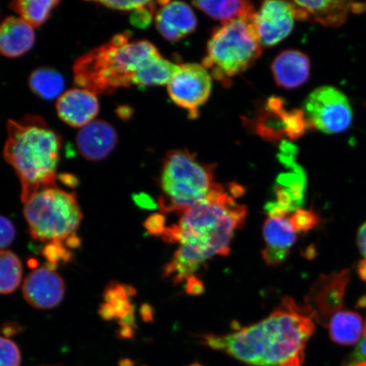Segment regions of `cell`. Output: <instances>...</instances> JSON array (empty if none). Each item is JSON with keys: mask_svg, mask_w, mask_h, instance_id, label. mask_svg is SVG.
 I'll return each instance as SVG.
<instances>
[{"mask_svg": "<svg viewBox=\"0 0 366 366\" xmlns=\"http://www.w3.org/2000/svg\"><path fill=\"white\" fill-rule=\"evenodd\" d=\"M297 21L317 22L326 27H338L353 12L354 2L340 0L290 2Z\"/></svg>", "mask_w": 366, "mask_h": 366, "instance_id": "cell-15", "label": "cell"}, {"mask_svg": "<svg viewBox=\"0 0 366 366\" xmlns=\"http://www.w3.org/2000/svg\"><path fill=\"white\" fill-rule=\"evenodd\" d=\"M347 362H349L347 365L366 362V335L355 347Z\"/></svg>", "mask_w": 366, "mask_h": 366, "instance_id": "cell-35", "label": "cell"}, {"mask_svg": "<svg viewBox=\"0 0 366 366\" xmlns=\"http://www.w3.org/2000/svg\"><path fill=\"white\" fill-rule=\"evenodd\" d=\"M19 347L7 337H0V366H20Z\"/></svg>", "mask_w": 366, "mask_h": 366, "instance_id": "cell-29", "label": "cell"}, {"mask_svg": "<svg viewBox=\"0 0 366 366\" xmlns=\"http://www.w3.org/2000/svg\"><path fill=\"white\" fill-rule=\"evenodd\" d=\"M350 281L347 269L320 277L315 283L307 299L314 318L327 325L334 314L342 309V300Z\"/></svg>", "mask_w": 366, "mask_h": 366, "instance_id": "cell-11", "label": "cell"}, {"mask_svg": "<svg viewBox=\"0 0 366 366\" xmlns=\"http://www.w3.org/2000/svg\"><path fill=\"white\" fill-rule=\"evenodd\" d=\"M104 7L120 11H134L146 6L149 1H99Z\"/></svg>", "mask_w": 366, "mask_h": 366, "instance_id": "cell-34", "label": "cell"}, {"mask_svg": "<svg viewBox=\"0 0 366 366\" xmlns=\"http://www.w3.org/2000/svg\"><path fill=\"white\" fill-rule=\"evenodd\" d=\"M135 329L130 327H120L118 330V336L122 340H131L134 337Z\"/></svg>", "mask_w": 366, "mask_h": 366, "instance_id": "cell-44", "label": "cell"}, {"mask_svg": "<svg viewBox=\"0 0 366 366\" xmlns=\"http://www.w3.org/2000/svg\"><path fill=\"white\" fill-rule=\"evenodd\" d=\"M216 184L212 164L200 162L189 150H172L164 159L159 207L163 213L182 214L205 199Z\"/></svg>", "mask_w": 366, "mask_h": 366, "instance_id": "cell-5", "label": "cell"}, {"mask_svg": "<svg viewBox=\"0 0 366 366\" xmlns=\"http://www.w3.org/2000/svg\"><path fill=\"white\" fill-rule=\"evenodd\" d=\"M287 111L281 98L268 99L262 112L256 117L254 125L256 132L265 140L276 142L287 137Z\"/></svg>", "mask_w": 366, "mask_h": 366, "instance_id": "cell-19", "label": "cell"}, {"mask_svg": "<svg viewBox=\"0 0 366 366\" xmlns=\"http://www.w3.org/2000/svg\"><path fill=\"white\" fill-rule=\"evenodd\" d=\"M347 366H366V362L350 365Z\"/></svg>", "mask_w": 366, "mask_h": 366, "instance_id": "cell-52", "label": "cell"}, {"mask_svg": "<svg viewBox=\"0 0 366 366\" xmlns=\"http://www.w3.org/2000/svg\"><path fill=\"white\" fill-rule=\"evenodd\" d=\"M253 16L225 23L214 31L209 41L202 65L223 85L230 84L233 77L245 71L262 56Z\"/></svg>", "mask_w": 366, "mask_h": 366, "instance_id": "cell-6", "label": "cell"}, {"mask_svg": "<svg viewBox=\"0 0 366 366\" xmlns=\"http://www.w3.org/2000/svg\"><path fill=\"white\" fill-rule=\"evenodd\" d=\"M160 56L148 40L132 39L129 31L114 35L107 43L77 59L74 81L95 94H109L136 85L142 69Z\"/></svg>", "mask_w": 366, "mask_h": 366, "instance_id": "cell-4", "label": "cell"}, {"mask_svg": "<svg viewBox=\"0 0 366 366\" xmlns=\"http://www.w3.org/2000/svg\"><path fill=\"white\" fill-rule=\"evenodd\" d=\"M264 210L269 218H285L287 214L290 213L277 202H268L264 205Z\"/></svg>", "mask_w": 366, "mask_h": 366, "instance_id": "cell-38", "label": "cell"}, {"mask_svg": "<svg viewBox=\"0 0 366 366\" xmlns=\"http://www.w3.org/2000/svg\"><path fill=\"white\" fill-rule=\"evenodd\" d=\"M358 245L361 254H363L366 260V223L360 228L358 233Z\"/></svg>", "mask_w": 366, "mask_h": 366, "instance_id": "cell-41", "label": "cell"}, {"mask_svg": "<svg viewBox=\"0 0 366 366\" xmlns=\"http://www.w3.org/2000/svg\"><path fill=\"white\" fill-rule=\"evenodd\" d=\"M58 178L63 184L71 187V189H75V187L79 185V182L77 180V178L75 176L70 175V174H62V175H59Z\"/></svg>", "mask_w": 366, "mask_h": 366, "instance_id": "cell-42", "label": "cell"}, {"mask_svg": "<svg viewBox=\"0 0 366 366\" xmlns=\"http://www.w3.org/2000/svg\"><path fill=\"white\" fill-rule=\"evenodd\" d=\"M117 141V131L111 124L94 121L81 128L76 144L81 157L92 162H99L112 152Z\"/></svg>", "mask_w": 366, "mask_h": 366, "instance_id": "cell-16", "label": "cell"}, {"mask_svg": "<svg viewBox=\"0 0 366 366\" xmlns=\"http://www.w3.org/2000/svg\"><path fill=\"white\" fill-rule=\"evenodd\" d=\"M65 242L66 246L71 249L79 248V247L81 245V239H79V236L76 234V233L69 237Z\"/></svg>", "mask_w": 366, "mask_h": 366, "instance_id": "cell-47", "label": "cell"}, {"mask_svg": "<svg viewBox=\"0 0 366 366\" xmlns=\"http://www.w3.org/2000/svg\"><path fill=\"white\" fill-rule=\"evenodd\" d=\"M272 71L274 81L281 88H299L309 79L310 58L300 50H285L274 59Z\"/></svg>", "mask_w": 366, "mask_h": 366, "instance_id": "cell-17", "label": "cell"}, {"mask_svg": "<svg viewBox=\"0 0 366 366\" xmlns=\"http://www.w3.org/2000/svg\"><path fill=\"white\" fill-rule=\"evenodd\" d=\"M304 358L305 356L297 357V358H295L290 361V362H287L281 366H302V365H303Z\"/></svg>", "mask_w": 366, "mask_h": 366, "instance_id": "cell-49", "label": "cell"}, {"mask_svg": "<svg viewBox=\"0 0 366 366\" xmlns=\"http://www.w3.org/2000/svg\"><path fill=\"white\" fill-rule=\"evenodd\" d=\"M295 232H304L312 230L318 226L320 218L313 210L297 209L288 219Z\"/></svg>", "mask_w": 366, "mask_h": 366, "instance_id": "cell-28", "label": "cell"}, {"mask_svg": "<svg viewBox=\"0 0 366 366\" xmlns=\"http://www.w3.org/2000/svg\"><path fill=\"white\" fill-rule=\"evenodd\" d=\"M312 310L285 297L268 317L227 335L208 334L205 345L251 366H281L304 356L315 331Z\"/></svg>", "mask_w": 366, "mask_h": 366, "instance_id": "cell-2", "label": "cell"}, {"mask_svg": "<svg viewBox=\"0 0 366 366\" xmlns=\"http://www.w3.org/2000/svg\"><path fill=\"white\" fill-rule=\"evenodd\" d=\"M182 214L179 222L166 227L160 236L167 244L180 242L164 268V277H172L177 285L194 276L206 260L230 254L232 237L244 225L247 208L217 183L205 199Z\"/></svg>", "mask_w": 366, "mask_h": 366, "instance_id": "cell-1", "label": "cell"}, {"mask_svg": "<svg viewBox=\"0 0 366 366\" xmlns=\"http://www.w3.org/2000/svg\"><path fill=\"white\" fill-rule=\"evenodd\" d=\"M22 267L19 258L11 251L0 250V295L11 294L19 287Z\"/></svg>", "mask_w": 366, "mask_h": 366, "instance_id": "cell-26", "label": "cell"}, {"mask_svg": "<svg viewBox=\"0 0 366 366\" xmlns=\"http://www.w3.org/2000/svg\"><path fill=\"white\" fill-rule=\"evenodd\" d=\"M36 260L34 259H31L29 262V265L31 268L34 269L36 267Z\"/></svg>", "mask_w": 366, "mask_h": 366, "instance_id": "cell-51", "label": "cell"}, {"mask_svg": "<svg viewBox=\"0 0 366 366\" xmlns=\"http://www.w3.org/2000/svg\"><path fill=\"white\" fill-rule=\"evenodd\" d=\"M42 254L48 262L45 267L51 271H54L59 263L70 262L73 257L71 252L59 241L48 242L42 250Z\"/></svg>", "mask_w": 366, "mask_h": 366, "instance_id": "cell-27", "label": "cell"}, {"mask_svg": "<svg viewBox=\"0 0 366 366\" xmlns=\"http://www.w3.org/2000/svg\"><path fill=\"white\" fill-rule=\"evenodd\" d=\"M180 66L176 65L162 56L151 61L142 69L137 77L136 86H149L169 84Z\"/></svg>", "mask_w": 366, "mask_h": 366, "instance_id": "cell-24", "label": "cell"}, {"mask_svg": "<svg viewBox=\"0 0 366 366\" xmlns=\"http://www.w3.org/2000/svg\"><path fill=\"white\" fill-rule=\"evenodd\" d=\"M166 218L162 214H151L144 222V227L149 235L162 236L166 229Z\"/></svg>", "mask_w": 366, "mask_h": 366, "instance_id": "cell-33", "label": "cell"}, {"mask_svg": "<svg viewBox=\"0 0 366 366\" xmlns=\"http://www.w3.org/2000/svg\"><path fill=\"white\" fill-rule=\"evenodd\" d=\"M119 325H120V327H130L135 329L136 322L134 313L127 315L125 317L119 319Z\"/></svg>", "mask_w": 366, "mask_h": 366, "instance_id": "cell-45", "label": "cell"}, {"mask_svg": "<svg viewBox=\"0 0 366 366\" xmlns=\"http://www.w3.org/2000/svg\"><path fill=\"white\" fill-rule=\"evenodd\" d=\"M35 31L20 17H8L0 24V54L9 58L23 56L34 47Z\"/></svg>", "mask_w": 366, "mask_h": 366, "instance_id": "cell-18", "label": "cell"}, {"mask_svg": "<svg viewBox=\"0 0 366 366\" xmlns=\"http://www.w3.org/2000/svg\"><path fill=\"white\" fill-rule=\"evenodd\" d=\"M212 86V76L203 66L186 64L180 66L167 89L172 102L194 119L199 108L207 102Z\"/></svg>", "mask_w": 366, "mask_h": 366, "instance_id": "cell-9", "label": "cell"}, {"mask_svg": "<svg viewBox=\"0 0 366 366\" xmlns=\"http://www.w3.org/2000/svg\"><path fill=\"white\" fill-rule=\"evenodd\" d=\"M154 309L152 306L148 304L142 305L140 308V315L142 319L146 322H153L154 320Z\"/></svg>", "mask_w": 366, "mask_h": 366, "instance_id": "cell-40", "label": "cell"}, {"mask_svg": "<svg viewBox=\"0 0 366 366\" xmlns=\"http://www.w3.org/2000/svg\"><path fill=\"white\" fill-rule=\"evenodd\" d=\"M24 217L31 237L41 242L66 241L79 229L82 214L75 193L48 187L24 203Z\"/></svg>", "mask_w": 366, "mask_h": 366, "instance_id": "cell-7", "label": "cell"}, {"mask_svg": "<svg viewBox=\"0 0 366 366\" xmlns=\"http://www.w3.org/2000/svg\"><path fill=\"white\" fill-rule=\"evenodd\" d=\"M137 294L134 287L130 285H123L117 282L109 283L104 292V299L105 303L114 305L121 300H130L132 297Z\"/></svg>", "mask_w": 366, "mask_h": 366, "instance_id": "cell-30", "label": "cell"}, {"mask_svg": "<svg viewBox=\"0 0 366 366\" xmlns=\"http://www.w3.org/2000/svg\"><path fill=\"white\" fill-rule=\"evenodd\" d=\"M194 6L209 16L225 23L250 18L254 15L253 4L249 1L239 0H224V1H194Z\"/></svg>", "mask_w": 366, "mask_h": 366, "instance_id": "cell-21", "label": "cell"}, {"mask_svg": "<svg viewBox=\"0 0 366 366\" xmlns=\"http://www.w3.org/2000/svg\"><path fill=\"white\" fill-rule=\"evenodd\" d=\"M359 306L361 308H366V296L360 300Z\"/></svg>", "mask_w": 366, "mask_h": 366, "instance_id": "cell-50", "label": "cell"}, {"mask_svg": "<svg viewBox=\"0 0 366 366\" xmlns=\"http://www.w3.org/2000/svg\"><path fill=\"white\" fill-rule=\"evenodd\" d=\"M303 112L309 128L326 134L345 132L353 121V109L349 98L332 86L315 89L306 99Z\"/></svg>", "mask_w": 366, "mask_h": 366, "instance_id": "cell-8", "label": "cell"}, {"mask_svg": "<svg viewBox=\"0 0 366 366\" xmlns=\"http://www.w3.org/2000/svg\"><path fill=\"white\" fill-rule=\"evenodd\" d=\"M16 237V228L6 217L0 216V250L12 244Z\"/></svg>", "mask_w": 366, "mask_h": 366, "instance_id": "cell-32", "label": "cell"}, {"mask_svg": "<svg viewBox=\"0 0 366 366\" xmlns=\"http://www.w3.org/2000/svg\"><path fill=\"white\" fill-rule=\"evenodd\" d=\"M186 292L190 295H200L204 291V286L199 278L191 276L186 279Z\"/></svg>", "mask_w": 366, "mask_h": 366, "instance_id": "cell-36", "label": "cell"}, {"mask_svg": "<svg viewBox=\"0 0 366 366\" xmlns=\"http://www.w3.org/2000/svg\"><path fill=\"white\" fill-rule=\"evenodd\" d=\"M23 297L33 307L49 310L56 307L65 295V282L54 271L42 267L34 269L25 279Z\"/></svg>", "mask_w": 366, "mask_h": 366, "instance_id": "cell-12", "label": "cell"}, {"mask_svg": "<svg viewBox=\"0 0 366 366\" xmlns=\"http://www.w3.org/2000/svg\"><path fill=\"white\" fill-rule=\"evenodd\" d=\"M99 313L105 320H112L117 317L116 311L112 305L104 303L100 306Z\"/></svg>", "mask_w": 366, "mask_h": 366, "instance_id": "cell-39", "label": "cell"}, {"mask_svg": "<svg viewBox=\"0 0 366 366\" xmlns=\"http://www.w3.org/2000/svg\"><path fill=\"white\" fill-rule=\"evenodd\" d=\"M263 235L267 248L290 254L295 244L297 237L290 219L286 218H268L263 227Z\"/></svg>", "mask_w": 366, "mask_h": 366, "instance_id": "cell-22", "label": "cell"}, {"mask_svg": "<svg viewBox=\"0 0 366 366\" xmlns=\"http://www.w3.org/2000/svg\"><path fill=\"white\" fill-rule=\"evenodd\" d=\"M20 325H18L15 322H8L6 325H4L2 327V332L6 337L12 336L14 334L20 332Z\"/></svg>", "mask_w": 366, "mask_h": 366, "instance_id": "cell-43", "label": "cell"}, {"mask_svg": "<svg viewBox=\"0 0 366 366\" xmlns=\"http://www.w3.org/2000/svg\"><path fill=\"white\" fill-rule=\"evenodd\" d=\"M158 2L149 1L146 6L137 9V10L132 11L130 21L132 24L139 27V29H144V27L149 26L154 14L157 12V6Z\"/></svg>", "mask_w": 366, "mask_h": 366, "instance_id": "cell-31", "label": "cell"}, {"mask_svg": "<svg viewBox=\"0 0 366 366\" xmlns=\"http://www.w3.org/2000/svg\"><path fill=\"white\" fill-rule=\"evenodd\" d=\"M59 4L57 0H19L12 2L11 8L30 26L39 27L48 21Z\"/></svg>", "mask_w": 366, "mask_h": 366, "instance_id": "cell-25", "label": "cell"}, {"mask_svg": "<svg viewBox=\"0 0 366 366\" xmlns=\"http://www.w3.org/2000/svg\"><path fill=\"white\" fill-rule=\"evenodd\" d=\"M132 199H134V203L141 209H154L158 207L157 202H155L152 197H150L147 194L140 193L134 194Z\"/></svg>", "mask_w": 366, "mask_h": 366, "instance_id": "cell-37", "label": "cell"}, {"mask_svg": "<svg viewBox=\"0 0 366 366\" xmlns=\"http://www.w3.org/2000/svg\"><path fill=\"white\" fill-rule=\"evenodd\" d=\"M295 16L290 2L264 1L253 16V26L262 47L282 42L294 29Z\"/></svg>", "mask_w": 366, "mask_h": 366, "instance_id": "cell-10", "label": "cell"}, {"mask_svg": "<svg viewBox=\"0 0 366 366\" xmlns=\"http://www.w3.org/2000/svg\"><path fill=\"white\" fill-rule=\"evenodd\" d=\"M4 158L19 177L24 204L36 192L56 187L61 137L42 117L26 116L7 123Z\"/></svg>", "mask_w": 366, "mask_h": 366, "instance_id": "cell-3", "label": "cell"}, {"mask_svg": "<svg viewBox=\"0 0 366 366\" xmlns=\"http://www.w3.org/2000/svg\"><path fill=\"white\" fill-rule=\"evenodd\" d=\"M229 190H230L231 196L233 199L239 198L244 194V189L242 186L237 184V183H231L229 185Z\"/></svg>", "mask_w": 366, "mask_h": 366, "instance_id": "cell-46", "label": "cell"}, {"mask_svg": "<svg viewBox=\"0 0 366 366\" xmlns=\"http://www.w3.org/2000/svg\"><path fill=\"white\" fill-rule=\"evenodd\" d=\"M358 272L362 280L366 281V260H361L358 265Z\"/></svg>", "mask_w": 366, "mask_h": 366, "instance_id": "cell-48", "label": "cell"}, {"mask_svg": "<svg viewBox=\"0 0 366 366\" xmlns=\"http://www.w3.org/2000/svg\"><path fill=\"white\" fill-rule=\"evenodd\" d=\"M29 84L31 90L45 100L59 99L65 89L63 76L51 68L36 69L29 77Z\"/></svg>", "mask_w": 366, "mask_h": 366, "instance_id": "cell-23", "label": "cell"}, {"mask_svg": "<svg viewBox=\"0 0 366 366\" xmlns=\"http://www.w3.org/2000/svg\"><path fill=\"white\" fill-rule=\"evenodd\" d=\"M326 327L332 340L343 346L354 345L366 335V322L353 311H338L329 319Z\"/></svg>", "mask_w": 366, "mask_h": 366, "instance_id": "cell-20", "label": "cell"}, {"mask_svg": "<svg viewBox=\"0 0 366 366\" xmlns=\"http://www.w3.org/2000/svg\"><path fill=\"white\" fill-rule=\"evenodd\" d=\"M158 4L155 24L164 39L178 42L194 33L197 18L189 4L179 1H159Z\"/></svg>", "mask_w": 366, "mask_h": 366, "instance_id": "cell-13", "label": "cell"}, {"mask_svg": "<svg viewBox=\"0 0 366 366\" xmlns=\"http://www.w3.org/2000/svg\"><path fill=\"white\" fill-rule=\"evenodd\" d=\"M56 111L66 124L82 128L94 122L99 113L97 94L84 89L68 90L58 99Z\"/></svg>", "mask_w": 366, "mask_h": 366, "instance_id": "cell-14", "label": "cell"}]
</instances>
